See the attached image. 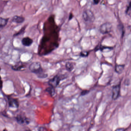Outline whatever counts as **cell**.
Returning <instances> with one entry per match:
<instances>
[{"label":"cell","mask_w":131,"mask_h":131,"mask_svg":"<svg viewBox=\"0 0 131 131\" xmlns=\"http://www.w3.org/2000/svg\"><path fill=\"white\" fill-rule=\"evenodd\" d=\"M125 65H116L115 67V71L118 74H121L125 69Z\"/></svg>","instance_id":"11"},{"label":"cell","mask_w":131,"mask_h":131,"mask_svg":"<svg viewBox=\"0 0 131 131\" xmlns=\"http://www.w3.org/2000/svg\"><path fill=\"white\" fill-rule=\"evenodd\" d=\"M112 29V25L109 22H106L101 25L99 28V31L102 34H106L109 33Z\"/></svg>","instance_id":"3"},{"label":"cell","mask_w":131,"mask_h":131,"mask_svg":"<svg viewBox=\"0 0 131 131\" xmlns=\"http://www.w3.org/2000/svg\"><path fill=\"white\" fill-rule=\"evenodd\" d=\"M88 55H89L88 52H82L80 53V56L82 57H87Z\"/></svg>","instance_id":"17"},{"label":"cell","mask_w":131,"mask_h":131,"mask_svg":"<svg viewBox=\"0 0 131 131\" xmlns=\"http://www.w3.org/2000/svg\"><path fill=\"white\" fill-rule=\"evenodd\" d=\"M1 68H0V71H1Z\"/></svg>","instance_id":"23"},{"label":"cell","mask_w":131,"mask_h":131,"mask_svg":"<svg viewBox=\"0 0 131 131\" xmlns=\"http://www.w3.org/2000/svg\"><path fill=\"white\" fill-rule=\"evenodd\" d=\"M25 20V19L23 17L16 16L13 17L12 21L16 23H22Z\"/></svg>","instance_id":"10"},{"label":"cell","mask_w":131,"mask_h":131,"mask_svg":"<svg viewBox=\"0 0 131 131\" xmlns=\"http://www.w3.org/2000/svg\"><path fill=\"white\" fill-rule=\"evenodd\" d=\"M8 19H5L0 17V31H1L7 24Z\"/></svg>","instance_id":"9"},{"label":"cell","mask_w":131,"mask_h":131,"mask_svg":"<svg viewBox=\"0 0 131 131\" xmlns=\"http://www.w3.org/2000/svg\"><path fill=\"white\" fill-rule=\"evenodd\" d=\"M61 80L62 78L60 76L57 75L49 80L48 84L50 86L56 88L59 85Z\"/></svg>","instance_id":"5"},{"label":"cell","mask_w":131,"mask_h":131,"mask_svg":"<svg viewBox=\"0 0 131 131\" xmlns=\"http://www.w3.org/2000/svg\"><path fill=\"white\" fill-rule=\"evenodd\" d=\"M29 68L30 70L32 72L36 74L39 78L44 79L46 78L48 76V75L45 73L44 70L41 67V64L39 62H33L30 64Z\"/></svg>","instance_id":"1"},{"label":"cell","mask_w":131,"mask_h":131,"mask_svg":"<svg viewBox=\"0 0 131 131\" xmlns=\"http://www.w3.org/2000/svg\"><path fill=\"white\" fill-rule=\"evenodd\" d=\"M93 4L97 5L99 3L100 0H93Z\"/></svg>","instance_id":"19"},{"label":"cell","mask_w":131,"mask_h":131,"mask_svg":"<svg viewBox=\"0 0 131 131\" xmlns=\"http://www.w3.org/2000/svg\"><path fill=\"white\" fill-rule=\"evenodd\" d=\"M112 47H108L106 46H100V47L99 48L96 49V50H101V51H103V50H112Z\"/></svg>","instance_id":"15"},{"label":"cell","mask_w":131,"mask_h":131,"mask_svg":"<svg viewBox=\"0 0 131 131\" xmlns=\"http://www.w3.org/2000/svg\"><path fill=\"white\" fill-rule=\"evenodd\" d=\"M66 68L67 70L69 72H72L74 68V66L73 63L68 62L66 64Z\"/></svg>","instance_id":"13"},{"label":"cell","mask_w":131,"mask_h":131,"mask_svg":"<svg viewBox=\"0 0 131 131\" xmlns=\"http://www.w3.org/2000/svg\"><path fill=\"white\" fill-rule=\"evenodd\" d=\"M89 90H83V91H82V92H81V95L82 96L88 94V93H89Z\"/></svg>","instance_id":"18"},{"label":"cell","mask_w":131,"mask_h":131,"mask_svg":"<svg viewBox=\"0 0 131 131\" xmlns=\"http://www.w3.org/2000/svg\"><path fill=\"white\" fill-rule=\"evenodd\" d=\"M33 42L32 39L29 37H24L22 40V43L25 46H30Z\"/></svg>","instance_id":"7"},{"label":"cell","mask_w":131,"mask_h":131,"mask_svg":"<svg viewBox=\"0 0 131 131\" xmlns=\"http://www.w3.org/2000/svg\"><path fill=\"white\" fill-rule=\"evenodd\" d=\"M25 67V66L22 65V63H18L17 65L12 67V68L13 70L15 71H20L24 69Z\"/></svg>","instance_id":"12"},{"label":"cell","mask_w":131,"mask_h":131,"mask_svg":"<svg viewBox=\"0 0 131 131\" xmlns=\"http://www.w3.org/2000/svg\"><path fill=\"white\" fill-rule=\"evenodd\" d=\"M46 92H47L52 96H53L56 94L55 88L50 86L46 89Z\"/></svg>","instance_id":"14"},{"label":"cell","mask_w":131,"mask_h":131,"mask_svg":"<svg viewBox=\"0 0 131 131\" xmlns=\"http://www.w3.org/2000/svg\"><path fill=\"white\" fill-rule=\"evenodd\" d=\"M120 84L113 86L112 89V99L113 100H117L120 96Z\"/></svg>","instance_id":"4"},{"label":"cell","mask_w":131,"mask_h":131,"mask_svg":"<svg viewBox=\"0 0 131 131\" xmlns=\"http://www.w3.org/2000/svg\"><path fill=\"white\" fill-rule=\"evenodd\" d=\"M130 9H131V3L130 2L129 4V6H128L126 10V13L128 15L129 13V14H130Z\"/></svg>","instance_id":"16"},{"label":"cell","mask_w":131,"mask_h":131,"mask_svg":"<svg viewBox=\"0 0 131 131\" xmlns=\"http://www.w3.org/2000/svg\"><path fill=\"white\" fill-rule=\"evenodd\" d=\"M16 119L18 123L20 124H24L25 122L28 124L29 123V121H28V119L26 118V117H23L22 115H20L17 116L16 117Z\"/></svg>","instance_id":"8"},{"label":"cell","mask_w":131,"mask_h":131,"mask_svg":"<svg viewBox=\"0 0 131 131\" xmlns=\"http://www.w3.org/2000/svg\"><path fill=\"white\" fill-rule=\"evenodd\" d=\"M125 130V129L123 128H118L117 129H116V131H123V130Z\"/></svg>","instance_id":"22"},{"label":"cell","mask_w":131,"mask_h":131,"mask_svg":"<svg viewBox=\"0 0 131 131\" xmlns=\"http://www.w3.org/2000/svg\"><path fill=\"white\" fill-rule=\"evenodd\" d=\"M82 18L85 22L89 23H93L95 19L93 13L90 10H86L83 12Z\"/></svg>","instance_id":"2"},{"label":"cell","mask_w":131,"mask_h":131,"mask_svg":"<svg viewBox=\"0 0 131 131\" xmlns=\"http://www.w3.org/2000/svg\"><path fill=\"white\" fill-rule=\"evenodd\" d=\"M9 106L13 108H18L19 106V103L18 100L16 99L10 98L8 99Z\"/></svg>","instance_id":"6"},{"label":"cell","mask_w":131,"mask_h":131,"mask_svg":"<svg viewBox=\"0 0 131 131\" xmlns=\"http://www.w3.org/2000/svg\"><path fill=\"white\" fill-rule=\"evenodd\" d=\"M3 82L1 79H0V89H1L3 88Z\"/></svg>","instance_id":"20"},{"label":"cell","mask_w":131,"mask_h":131,"mask_svg":"<svg viewBox=\"0 0 131 131\" xmlns=\"http://www.w3.org/2000/svg\"><path fill=\"white\" fill-rule=\"evenodd\" d=\"M24 29H25V28H23V29H21V30L19 32L17 33L16 34H15L14 36H18V35H19L20 33L21 32H24Z\"/></svg>","instance_id":"21"}]
</instances>
